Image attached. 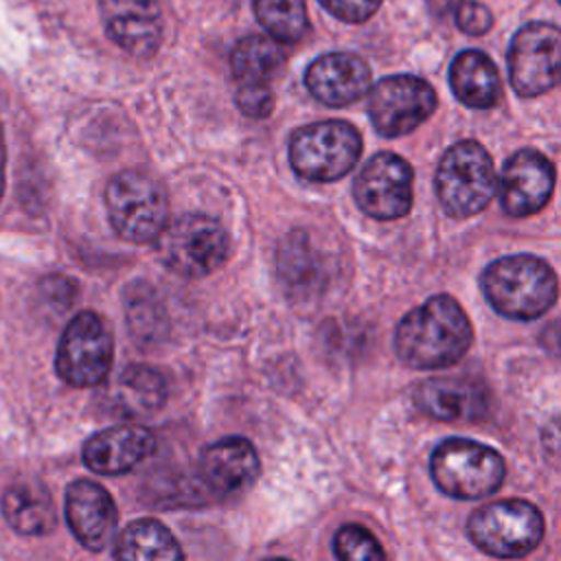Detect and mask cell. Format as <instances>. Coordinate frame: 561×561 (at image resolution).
<instances>
[{"mask_svg": "<svg viewBox=\"0 0 561 561\" xmlns=\"http://www.w3.org/2000/svg\"><path fill=\"white\" fill-rule=\"evenodd\" d=\"M449 85L456 99L473 110H489L502 96V81L495 64L482 50H462L449 68Z\"/></svg>", "mask_w": 561, "mask_h": 561, "instance_id": "ffe728a7", "label": "cell"}, {"mask_svg": "<svg viewBox=\"0 0 561 561\" xmlns=\"http://www.w3.org/2000/svg\"><path fill=\"white\" fill-rule=\"evenodd\" d=\"M39 291L42 296L53 302L57 309H68L72 302H75V296H77V285L66 278V276H59V274H53V276H46L42 283H39Z\"/></svg>", "mask_w": 561, "mask_h": 561, "instance_id": "1f68e13d", "label": "cell"}, {"mask_svg": "<svg viewBox=\"0 0 561 561\" xmlns=\"http://www.w3.org/2000/svg\"><path fill=\"white\" fill-rule=\"evenodd\" d=\"M362 136L346 121H320L300 127L289 140V162L309 182H333L359 160Z\"/></svg>", "mask_w": 561, "mask_h": 561, "instance_id": "52a82bcc", "label": "cell"}, {"mask_svg": "<svg viewBox=\"0 0 561 561\" xmlns=\"http://www.w3.org/2000/svg\"><path fill=\"white\" fill-rule=\"evenodd\" d=\"M318 2L335 18L353 24L368 20L381 4V0H318Z\"/></svg>", "mask_w": 561, "mask_h": 561, "instance_id": "4dcf8cb0", "label": "cell"}, {"mask_svg": "<svg viewBox=\"0 0 561 561\" xmlns=\"http://www.w3.org/2000/svg\"><path fill=\"white\" fill-rule=\"evenodd\" d=\"M278 274L291 294L309 296L322 285V267L305 232L294 230L278 248Z\"/></svg>", "mask_w": 561, "mask_h": 561, "instance_id": "d4e9b609", "label": "cell"}, {"mask_svg": "<svg viewBox=\"0 0 561 561\" xmlns=\"http://www.w3.org/2000/svg\"><path fill=\"white\" fill-rule=\"evenodd\" d=\"M112 359L114 340L105 322L92 311L75 316L57 346L55 366L59 377L70 386L90 388L110 375Z\"/></svg>", "mask_w": 561, "mask_h": 561, "instance_id": "9c48e42d", "label": "cell"}, {"mask_svg": "<svg viewBox=\"0 0 561 561\" xmlns=\"http://www.w3.org/2000/svg\"><path fill=\"white\" fill-rule=\"evenodd\" d=\"M202 482L217 495H237L259 476V456L243 436L210 443L199 456Z\"/></svg>", "mask_w": 561, "mask_h": 561, "instance_id": "ac0fdd59", "label": "cell"}, {"mask_svg": "<svg viewBox=\"0 0 561 561\" xmlns=\"http://www.w3.org/2000/svg\"><path fill=\"white\" fill-rule=\"evenodd\" d=\"M116 561H184V552L173 533L158 519H136L127 524L114 541Z\"/></svg>", "mask_w": 561, "mask_h": 561, "instance_id": "7402d4cb", "label": "cell"}, {"mask_svg": "<svg viewBox=\"0 0 561 561\" xmlns=\"http://www.w3.org/2000/svg\"><path fill=\"white\" fill-rule=\"evenodd\" d=\"M357 206L373 219H399L412 206V167L397 153H375L353 184Z\"/></svg>", "mask_w": 561, "mask_h": 561, "instance_id": "7c38bea8", "label": "cell"}, {"mask_svg": "<svg viewBox=\"0 0 561 561\" xmlns=\"http://www.w3.org/2000/svg\"><path fill=\"white\" fill-rule=\"evenodd\" d=\"M2 513L9 526L22 535H44L57 524V511L48 489L37 480H20L4 491Z\"/></svg>", "mask_w": 561, "mask_h": 561, "instance_id": "44dd1931", "label": "cell"}, {"mask_svg": "<svg viewBox=\"0 0 561 561\" xmlns=\"http://www.w3.org/2000/svg\"><path fill=\"white\" fill-rule=\"evenodd\" d=\"M156 449V436L140 425H114L92 434L83 445V462L103 476L134 469Z\"/></svg>", "mask_w": 561, "mask_h": 561, "instance_id": "d6986e66", "label": "cell"}, {"mask_svg": "<svg viewBox=\"0 0 561 561\" xmlns=\"http://www.w3.org/2000/svg\"><path fill=\"white\" fill-rule=\"evenodd\" d=\"M160 261L180 276L199 278L221 267L230 252L226 228L208 215L173 219L156 241Z\"/></svg>", "mask_w": 561, "mask_h": 561, "instance_id": "ba28073f", "label": "cell"}, {"mask_svg": "<svg viewBox=\"0 0 561 561\" xmlns=\"http://www.w3.org/2000/svg\"><path fill=\"white\" fill-rule=\"evenodd\" d=\"M116 410L125 414L156 412L167 399V383L162 375L149 366H127L112 388Z\"/></svg>", "mask_w": 561, "mask_h": 561, "instance_id": "cb8c5ba5", "label": "cell"}, {"mask_svg": "<svg viewBox=\"0 0 561 561\" xmlns=\"http://www.w3.org/2000/svg\"><path fill=\"white\" fill-rule=\"evenodd\" d=\"M4 167H7V149H4V134L0 127V197L4 193Z\"/></svg>", "mask_w": 561, "mask_h": 561, "instance_id": "836d02e7", "label": "cell"}, {"mask_svg": "<svg viewBox=\"0 0 561 561\" xmlns=\"http://www.w3.org/2000/svg\"><path fill=\"white\" fill-rule=\"evenodd\" d=\"M430 473L445 495L478 500L500 489L506 465L489 445L469 438H447L432 451Z\"/></svg>", "mask_w": 561, "mask_h": 561, "instance_id": "5b68a950", "label": "cell"}, {"mask_svg": "<svg viewBox=\"0 0 561 561\" xmlns=\"http://www.w3.org/2000/svg\"><path fill=\"white\" fill-rule=\"evenodd\" d=\"M541 344L557 357H561V320H554L543 333H541Z\"/></svg>", "mask_w": 561, "mask_h": 561, "instance_id": "d6a6232c", "label": "cell"}, {"mask_svg": "<svg viewBox=\"0 0 561 561\" xmlns=\"http://www.w3.org/2000/svg\"><path fill=\"white\" fill-rule=\"evenodd\" d=\"M127 322L129 331L142 340H153L162 335L167 318L156 291L147 285H131L127 289Z\"/></svg>", "mask_w": 561, "mask_h": 561, "instance_id": "4316f807", "label": "cell"}, {"mask_svg": "<svg viewBox=\"0 0 561 561\" xmlns=\"http://www.w3.org/2000/svg\"><path fill=\"white\" fill-rule=\"evenodd\" d=\"M482 291L491 307L511 320H535L559 298L552 267L533 254L495 259L482 274Z\"/></svg>", "mask_w": 561, "mask_h": 561, "instance_id": "7a4b0ae2", "label": "cell"}, {"mask_svg": "<svg viewBox=\"0 0 561 561\" xmlns=\"http://www.w3.org/2000/svg\"><path fill=\"white\" fill-rule=\"evenodd\" d=\"M254 13L278 44H298L309 26L305 0H254Z\"/></svg>", "mask_w": 561, "mask_h": 561, "instance_id": "484cf974", "label": "cell"}, {"mask_svg": "<svg viewBox=\"0 0 561 561\" xmlns=\"http://www.w3.org/2000/svg\"><path fill=\"white\" fill-rule=\"evenodd\" d=\"M471 340L473 329L465 309L451 296L436 294L401 318L394 351L405 366L432 370L456 364Z\"/></svg>", "mask_w": 561, "mask_h": 561, "instance_id": "6da1fadb", "label": "cell"}, {"mask_svg": "<svg viewBox=\"0 0 561 561\" xmlns=\"http://www.w3.org/2000/svg\"><path fill=\"white\" fill-rule=\"evenodd\" d=\"M285 64V50L272 37L248 35L237 42L230 66L239 85H270Z\"/></svg>", "mask_w": 561, "mask_h": 561, "instance_id": "603a6c76", "label": "cell"}, {"mask_svg": "<svg viewBox=\"0 0 561 561\" xmlns=\"http://www.w3.org/2000/svg\"><path fill=\"white\" fill-rule=\"evenodd\" d=\"M105 31L125 53L147 59L162 42L158 0H99Z\"/></svg>", "mask_w": 561, "mask_h": 561, "instance_id": "5bb4252c", "label": "cell"}, {"mask_svg": "<svg viewBox=\"0 0 561 561\" xmlns=\"http://www.w3.org/2000/svg\"><path fill=\"white\" fill-rule=\"evenodd\" d=\"M333 552L337 561H386L377 537L357 524H346L335 533Z\"/></svg>", "mask_w": 561, "mask_h": 561, "instance_id": "83f0119b", "label": "cell"}, {"mask_svg": "<svg viewBox=\"0 0 561 561\" xmlns=\"http://www.w3.org/2000/svg\"><path fill=\"white\" fill-rule=\"evenodd\" d=\"M66 522L88 550H103L116 530V504L112 495L92 480H75L66 489Z\"/></svg>", "mask_w": 561, "mask_h": 561, "instance_id": "9a60e30c", "label": "cell"}, {"mask_svg": "<svg viewBox=\"0 0 561 561\" xmlns=\"http://www.w3.org/2000/svg\"><path fill=\"white\" fill-rule=\"evenodd\" d=\"M267 561H289V559H280V557H278V559H267Z\"/></svg>", "mask_w": 561, "mask_h": 561, "instance_id": "e575fe53", "label": "cell"}, {"mask_svg": "<svg viewBox=\"0 0 561 561\" xmlns=\"http://www.w3.org/2000/svg\"><path fill=\"white\" fill-rule=\"evenodd\" d=\"M307 90L329 107L359 101L370 88V68L355 53H327L305 72Z\"/></svg>", "mask_w": 561, "mask_h": 561, "instance_id": "e0dca14e", "label": "cell"}, {"mask_svg": "<svg viewBox=\"0 0 561 561\" xmlns=\"http://www.w3.org/2000/svg\"><path fill=\"white\" fill-rule=\"evenodd\" d=\"M237 105L250 118H265L274 110V94L270 85H239Z\"/></svg>", "mask_w": 561, "mask_h": 561, "instance_id": "f546056e", "label": "cell"}, {"mask_svg": "<svg viewBox=\"0 0 561 561\" xmlns=\"http://www.w3.org/2000/svg\"><path fill=\"white\" fill-rule=\"evenodd\" d=\"M552 188V162L535 149H519L504 164L500 180V202L504 213L511 217H528L548 204Z\"/></svg>", "mask_w": 561, "mask_h": 561, "instance_id": "4fadbf2b", "label": "cell"}, {"mask_svg": "<svg viewBox=\"0 0 561 561\" xmlns=\"http://www.w3.org/2000/svg\"><path fill=\"white\" fill-rule=\"evenodd\" d=\"M467 533L482 552L497 559H519L541 543L543 515L526 500H497L469 515Z\"/></svg>", "mask_w": 561, "mask_h": 561, "instance_id": "8992f818", "label": "cell"}, {"mask_svg": "<svg viewBox=\"0 0 561 561\" xmlns=\"http://www.w3.org/2000/svg\"><path fill=\"white\" fill-rule=\"evenodd\" d=\"M508 79L519 96H539L561 83V28L548 22L522 26L508 46Z\"/></svg>", "mask_w": 561, "mask_h": 561, "instance_id": "30bf717a", "label": "cell"}, {"mask_svg": "<svg viewBox=\"0 0 561 561\" xmlns=\"http://www.w3.org/2000/svg\"><path fill=\"white\" fill-rule=\"evenodd\" d=\"M414 401L421 412L438 421H478L491 410V394L482 381L454 375L419 383Z\"/></svg>", "mask_w": 561, "mask_h": 561, "instance_id": "2e32d148", "label": "cell"}, {"mask_svg": "<svg viewBox=\"0 0 561 561\" xmlns=\"http://www.w3.org/2000/svg\"><path fill=\"white\" fill-rule=\"evenodd\" d=\"M105 206L118 237L131 243L158 241L169 226L164 186L153 175L138 169L121 171L110 180Z\"/></svg>", "mask_w": 561, "mask_h": 561, "instance_id": "277c9868", "label": "cell"}, {"mask_svg": "<svg viewBox=\"0 0 561 561\" xmlns=\"http://www.w3.org/2000/svg\"><path fill=\"white\" fill-rule=\"evenodd\" d=\"M436 105L438 99L434 88L414 75L386 77L368 96L370 123L386 138L414 131L434 114Z\"/></svg>", "mask_w": 561, "mask_h": 561, "instance_id": "8fae6325", "label": "cell"}, {"mask_svg": "<svg viewBox=\"0 0 561 561\" xmlns=\"http://www.w3.org/2000/svg\"><path fill=\"white\" fill-rule=\"evenodd\" d=\"M559 2H561V0H559Z\"/></svg>", "mask_w": 561, "mask_h": 561, "instance_id": "d590c367", "label": "cell"}, {"mask_svg": "<svg viewBox=\"0 0 561 561\" xmlns=\"http://www.w3.org/2000/svg\"><path fill=\"white\" fill-rule=\"evenodd\" d=\"M434 182L443 210L456 219L484 210L497 188L493 160L476 140L451 145L438 162Z\"/></svg>", "mask_w": 561, "mask_h": 561, "instance_id": "3957f363", "label": "cell"}, {"mask_svg": "<svg viewBox=\"0 0 561 561\" xmlns=\"http://www.w3.org/2000/svg\"><path fill=\"white\" fill-rule=\"evenodd\" d=\"M451 18L456 26L467 35H482L493 24L491 11L478 0H458Z\"/></svg>", "mask_w": 561, "mask_h": 561, "instance_id": "f1b7e54d", "label": "cell"}]
</instances>
